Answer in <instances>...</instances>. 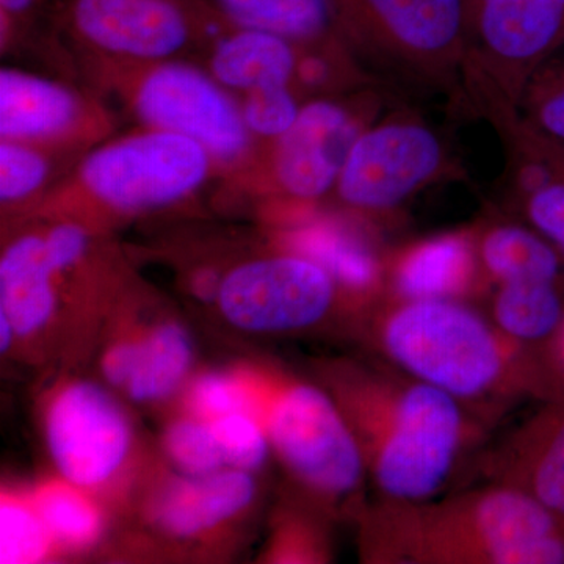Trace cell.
Masks as SVG:
<instances>
[{
    "mask_svg": "<svg viewBox=\"0 0 564 564\" xmlns=\"http://www.w3.org/2000/svg\"><path fill=\"white\" fill-rule=\"evenodd\" d=\"M322 381L358 441L378 499L440 496L485 433L454 397L386 361L332 362Z\"/></svg>",
    "mask_w": 564,
    "mask_h": 564,
    "instance_id": "6da1fadb",
    "label": "cell"
},
{
    "mask_svg": "<svg viewBox=\"0 0 564 564\" xmlns=\"http://www.w3.org/2000/svg\"><path fill=\"white\" fill-rule=\"evenodd\" d=\"M386 362L454 397L478 421L563 392L544 352L516 343L459 300H397L370 317Z\"/></svg>",
    "mask_w": 564,
    "mask_h": 564,
    "instance_id": "7a4b0ae2",
    "label": "cell"
},
{
    "mask_svg": "<svg viewBox=\"0 0 564 564\" xmlns=\"http://www.w3.org/2000/svg\"><path fill=\"white\" fill-rule=\"evenodd\" d=\"M372 564H564V519L492 484L426 500L377 499L358 516Z\"/></svg>",
    "mask_w": 564,
    "mask_h": 564,
    "instance_id": "3957f363",
    "label": "cell"
},
{
    "mask_svg": "<svg viewBox=\"0 0 564 564\" xmlns=\"http://www.w3.org/2000/svg\"><path fill=\"white\" fill-rule=\"evenodd\" d=\"M245 373L254 414L293 480L321 508L361 514L369 478L358 441L328 389L280 370Z\"/></svg>",
    "mask_w": 564,
    "mask_h": 564,
    "instance_id": "277c9868",
    "label": "cell"
},
{
    "mask_svg": "<svg viewBox=\"0 0 564 564\" xmlns=\"http://www.w3.org/2000/svg\"><path fill=\"white\" fill-rule=\"evenodd\" d=\"M214 165L196 141L147 128L88 152L76 182L80 193L104 209L139 215L191 198L209 180Z\"/></svg>",
    "mask_w": 564,
    "mask_h": 564,
    "instance_id": "5b68a950",
    "label": "cell"
},
{
    "mask_svg": "<svg viewBox=\"0 0 564 564\" xmlns=\"http://www.w3.org/2000/svg\"><path fill=\"white\" fill-rule=\"evenodd\" d=\"M126 96L147 128L196 141L215 165L232 169L250 158L254 135L240 104L206 70L177 61L151 63L137 73Z\"/></svg>",
    "mask_w": 564,
    "mask_h": 564,
    "instance_id": "8992f818",
    "label": "cell"
},
{
    "mask_svg": "<svg viewBox=\"0 0 564 564\" xmlns=\"http://www.w3.org/2000/svg\"><path fill=\"white\" fill-rule=\"evenodd\" d=\"M58 28L115 61H173L217 22L206 0H57Z\"/></svg>",
    "mask_w": 564,
    "mask_h": 564,
    "instance_id": "52a82bcc",
    "label": "cell"
},
{
    "mask_svg": "<svg viewBox=\"0 0 564 564\" xmlns=\"http://www.w3.org/2000/svg\"><path fill=\"white\" fill-rule=\"evenodd\" d=\"M339 295L321 265L282 250L237 263L223 274L215 303L223 318L240 332L285 334L321 325Z\"/></svg>",
    "mask_w": 564,
    "mask_h": 564,
    "instance_id": "ba28073f",
    "label": "cell"
},
{
    "mask_svg": "<svg viewBox=\"0 0 564 564\" xmlns=\"http://www.w3.org/2000/svg\"><path fill=\"white\" fill-rule=\"evenodd\" d=\"M44 440L63 480L85 491L107 488L133 451L131 419L101 384L58 386L44 408Z\"/></svg>",
    "mask_w": 564,
    "mask_h": 564,
    "instance_id": "9c48e42d",
    "label": "cell"
},
{
    "mask_svg": "<svg viewBox=\"0 0 564 564\" xmlns=\"http://www.w3.org/2000/svg\"><path fill=\"white\" fill-rule=\"evenodd\" d=\"M443 158L440 139L425 126L395 121L366 129L348 154L337 195L356 210L392 209L440 172Z\"/></svg>",
    "mask_w": 564,
    "mask_h": 564,
    "instance_id": "30bf717a",
    "label": "cell"
},
{
    "mask_svg": "<svg viewBox=\"0 0 564 564\" xmlns=\"http://www.w3.org/2000/svg\"><path fill=\"white\" fill-rule=\"evenodd\" d=\"M337 28L404 61L447 66L467 47L466 0H329Z\"/></svg>",
    "mask_w": 564,
    "mask_h": 564,
    "instance_id": "8fae6325",
    "label": "cell"
},
{
    "mask_svg": "<svg viewBox=\"0 0 564 564\" xmlns=\"http://www.w3.org/2000/svg\"><path fill=\"white\" fill-rule=\"evenodd\" d=\"M364 129L344 104L318 99L274 140L273 177L296 202H314L336 188L352 144Z\"/></svg>",
    "mask_w": 564,
    "mask_h": 564,
    "instance_id": "7c38bea8",
    "label": "cell"
},
{
    "mask_svg": "<svg viewBox=\"0 0 564 564\" xmlns=\"http://www.w3.org/2000/svg\"><path fill=\"white\" fill-rule=\"evenodd\" d=\"M467 44L522 80L564 44V0H466Z\"/></svg>",
    "mask_w": 564,
    "mask_h": 564,
    "instance_id": "4fadbf2b",
    "label": "cell"
},
{
    "mask_svg": "<svg viewBox=\"0 0 564 564\" xmlns=\"http://www.w3.org/2000/svg\"><path fill=\"white\" fill-rule=\"evenodd\" d=\"M544 402L486 455L484 474L564 519V392Z\"/></svg>",
    "mask_w": 564,
    "mask_h": 564,
    "instance_id": "5bb4252c",
    "label": "cell"
},
{
    "mask_svg": "<svg viewBox=\"0 0 564 564\" xmlns=\"http://www.w3.org/2000/svg\"><path fill=\"white\" fill-rule=\"evenodd\" d=\"M95 126L91 107L73 88L24 69L0 70V139L57 148Z\"/></svg>",
    "mask_w": 564,
    "mask_h": 564,
    "instance_id": "9a60e30c",
    "label": "cell"
},
{
    "mask_svg": "<svg viewBox=\"0 0 564 564\" xmlns=\"http://www.w3.org/2000/svg\"><path fill=\"white\" fill-rule=\"evenodd\" d=\"M258 497L254 475L223 467L204 477H184L162 489L152 514L159 529L177 540H195L231 524Z\"/></svg>",
    "mask_w": 564,
    "mask_h": 564,
    "instance_id": "2e32d148",
    "label": "cell"
},
{
    "mask_svg": "<svg viewBox=\"0 0 564 564\" xmlns=\"http://www.w3.org/2000/svg\"><path fill=\"white\" fill-rule=\"evenodd\" d=\"M62 278L47 252L43 231L22 232L0 258V314L18 339L43 337L61 313Z\"/></svg>",
    "mask_w": 564,
    "mask_h": 564,
    "instance_id": "e0dca14e",
    "label": "cell"
},
{
    "mask_svg": "<svg viewBox=\"0 0 564 564\" xmlns=\"http://www.w3.org/2000/svg\"><path fill=\"white\" fill-rule=\"evenodd\" d=\"M282 250L321 265L340 293L356 304L370 303L380 291L383 272L369 243L355 229L334 220L296 223L281 234Z\"/></svg>",
    "mask_w": 564,
    "mask_h": 564,
    "instance_id": "ac0fdd59",
    "label": "cell"
},
{
    "mask_svg": "<svg viewBox=\"0 0 564 564\" xmlns=\"http://www.w3.org/2000/svg\"><path fill=\"white\" fill-rule=\"evenodd\" d=\"M217 40L212 44L209 73L229 91L291 85L299 55L296 43L276 33L240 28L221 17Z\"/></svg>",
    "mask_w": 564,
    "mask_h": 564,
    "instance_id": "d6986e66",
    "label": "cell"
},
{
    "mask_svg": "<svg viewBox=\"0 0 564 564\" xmlns=\"http://www.w3.org/2000/svg\"><path fill=\"white\" fill-rule=\"evenodd\" d=\"M478 252L467 234L433 237L402 252L392 267L397 300H459L473 291Z\"/></svg>",
    "mask_w": 564,
    "mask_h": 564,
    "instance_id": "ffe728a7",
    "label": "cell"
},
{
    "mask_svg": "<svg viewBox=\"0 0 564 564\" xmlns=\"http://www.w3.org/2000/svg\"><path fill=\"white\" fill-rule=\"evenodd\" d=\"M491 321L508 337L544 352L564 321V292L560 282L521 281L499 284Z\"/></svg>",
    "mask_w": 564,
    "mask_h": 564,
    "instance_id": "44dd1931",
    "label": "cell"
},
{
    "mask_svg": "<svg viewBox=\"0 0 564 564\" xmlns=\"http://www.w3.org/2000/svg\"><path fill=\"white\" fill-rule=\"evenodd\" d=\"M193 361L195 347L184 325L155 322L140 332L139 362L124 391L139 403L161 402L184 383Z\"/></svg>",
    "mask_w": 564,
    "mask_h": 564,
    "instance_id": "7402d4cb",
    "label": "cell"
},
{
    "mask_svg": "<svg viewBox=\"0 0 564 564\" xmlns=\"http://www.w3.org/2000/svg\"><path fill=\"white\" fill-rule=\"evenodd\" d=\"M486 273L499 284L544 281L563 284L564 258L536 229L500 225L477 245Z\"/></svg>",
    "mask_w": 564,
    "mask_h": 564,
    "instance_id": "603a6c76",
    "label": "cell"
},
{
    "mask_svg": "<svg viewBox=\"0 0 564 564\" xmlns=\"http://www.w3.org/2000/svg\"><path fill=\"white\" fill-rule=\"evenodd\" d=\"M240 28L276 33L296 44L317 41L336 28L329 0H206Z\"/></svg>",
    "mask_w": 564,
    "mask_h": 564,
    "instance_id": "cb8c5ba5",
    "label": "cell"
},
{
    "mask_svg": "<svg viewBox=\"0 0 564 564\" xmlns=\"http://www.w3.org/2000/svg\"><path fill=\"white\" fill-rule=\"evenodd\" d=\"M90 491L54 480L40 485L31 494L36 510L54 538L55 544L68 549L93 545L102 533V514Z\"/></svg>",
    "mask_w": 564,
    "mask_h": 564,
    "instance_id": "d4e9b609",
    "label": "cell"
},
{
    "mask_svg": "<svg viewBox=\"0 0 564 564\" xmlns=\"http://www.w3.org/2000/svg\"><path fill=\"white\" fill-rule=\"evenodd\" d=\"M57 547L31 496L3 492L0 500V563L31 564Z\"/></svg>",
    "mask_w": 564,
    "mask_h": 564,
    "instance_id": "484cf974",
    "label": "cell"
},
{
    "mask_svg": "<svg viewBox=\"0 0 564 564\" xmlns=\"http://www.w3.org/2000/svg\"><path fill=\"white\" fill-rule=\"evenodd\" d=\"M50 148L0 139V202L13 207L32 202L50 184L54 163Z\"/></svg>",
    "mask_w": 564,
    "mask_h": 564,
    "instance_id": "4316f807",
    "label": "cell"
},
{
    "mask_svg": "<svg viewBox=\"0 0 564 564\" xmlns=\"http://www.w3.org/2000/svg\"><path fill=\"white\" fill-rule=\"evenodd\" d=\"M527 85L534 132L549 147L564 151V44L534 70Z\"/></svg>",
    "mask_w": 564,
    "mask_h": 564,
    "instance_id": "83f0119b",
    "label": "cell"
},
{
    "mask_svg": "<svg viewBox=\"0 0 564 564\" xmlns=\"http://www.w3.org/2000/svg\"><path fill=\"white\" fill-rule=\"evenodd\" d=\"M163 447L174 466L188 477H204L226 467L210 422L192 413L170 423Z\"/></svg>",
    "mask_w": 564,
    "mask_h": 564,
    "instance_id": "f1b7e54d",
    "label": "cell"
},
{
    "mask_svg": "<svg viewBox=\"0 0 564 564\" xmlns=\"http://www.w3.org/2000/svg\"><path fill=\"white\" fill-rule=\"evenodd\" d=\"M226 467L256 473L269 458L272 445L262 422L251 413H232L210 421Z\"/></svg>",
    "mask_w": 564,
    "mask_h": 564,
    "instance_id": "f546056e",
    "label": "cell"
},
{
    "mask_svg": "<svg viewBox=\"0 0 564 564\" xmlns=\"http://www.w3.org/2000/svg\"><path fill=\"white\" fill-rule=\"evenodd\" d=\"M188 404L192 414L209 422L232 413L254 414L251 386L245 370L207 372L196 378L188 392Z\"/></svg>",
    "mask_w": 564,
    "mask_h": 564,
    "instance_id": "4dcf8cb0",
    "label": "cell"
},
{
    "mask_svg": "<svg viewBox=\"0 0 564 564\" xmlns=\"http://www.w3.org/2000/svg\"><path fill=\"white\" fill-rule=\"evenodd\" d=\"M562 161L563 151H560V159L544 161V173L540 184L533 191L527 192L525 212L532 228L554 245L564 258V163Z\"/></svg>",
    "mask_w": 564,
    "mask_h": 564,
    "instance_id": "1f68e13d",
    "label": "cell"
},
{
    "mask_svg": "<svg viewBox=\"0 0 564 564\" xmlns=\"http://www.w3.org/2000/svg\"><path fill=\"white\" fill-rule=\"evenodd\" d=\"M240 109L252 135L278 140L295 122L302 106L291 85H276L245 93Z\"/></svg>",
    "mask_w": 564,
    "mask_h": 564,
    "instance_id": "d6a6232c",
    "label": "cell"
},
{
    "mask_svg": "<svg viewBox=\"0 0 564 564\" xmlns=\"http://www.w3.org/2000/svg\"><path fill=\"white\" fill-rule=\"evenodd\" d=\"M272 556L282 563H318L328 556V545L321 527L300 516L282 522Z\"/></svg>",
    "mask_w": 564,
    "mask_h": 564,
    "instance_id": "836d02e7",
    "label": "cell"
},
{
    "mask_svg": "<svg viewBox=\"0 0 564 564\" xmlns=\"http://www.w3.org/2000/svg\"><path fill=\"white\" fill-rule=\"evenodd\" d=\"M51 25L58 28L57 0H0L3 44Z\"/></svg>",
    "mask_w": 564,
    "mask_h": 564,
    "instance_id": "e575fe53",
    "label": "cell"
},
{
    "mask_svg": "<svg viewBox=\"0 0 564 564\" xmlns=\"http://www.w3.org/2000/svg\"><path fill=\"white\" fill-rule=\"evenodd\" d=\"M139 352L140 332L126 334L107 345L101 359V370L106 381L115 388H128L139 362Z\"/></svg>",
    "mask_w": 564,
    "mask_h": 564,
    "instance_id": "d590c367",
    "label": "cell"
},
{
    "mask_svg": "<svg viewBox=\"0 0 564 564\" xmlns=\"http://www.w3.org/2000/svg\"><path fill=\"white\" fill-rule=\"evenodd\" d=\"M328 76V65L318 57L299 58L296 65V79L304 82L306 85H321Z\"/></svg>",
    "mask_w": 564,
    "mask_h": 564,
    "instance_id": "8d00e7d4",
    "label": "cell"
},
{
    "mask_svg": "<svg viewBox=\"0 0 564 564\" xmlns=\"http://www.w3.org/2000/svg\"><path fill=\"white\" fill-rule=\"evenodd\" d=\"M549 361H551L552 369H554L564 391V321L549 348Z\"/></svg>",
    "mask_w": 564,
    "mask_h": 564,
    "instance_id": "74e56055",
    "label": "cell"
},
{
    "mask_svg": "<svg viewBox=\"0 0 564 564\" xmlns=\"http://www.w3.org/2000/svg\"><path fill=\"white\" fill-rule=\"evenodd\" d=\"M14 339H18L17 329H14V326L11 325L6 315L0 314V345H2V352L10 351Z\"/></svg>",
    "mask_w": 564,
    "mask_h": 564,
    "instance_id": "f35d334b",
    "label": "cell"
}]
</instances>
